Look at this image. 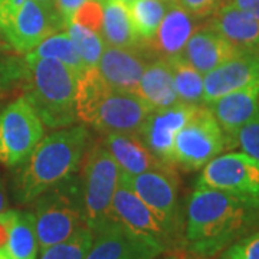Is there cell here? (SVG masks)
Wrapping results in <instances>:
<instances>
[{"label": "cell", "mask_w": 259, "mask_h": 259, "mask_svg": "<svg viewBox=\"0 0 259 259\" xmlns=\"http://www.w3.org/2000/svg\"><path fill=\"white\" fill-rule=\"evenodd\" d=\"M259 226V202L196 187L187 203L186 242L199 256H213Z\"/></svg>", "instance_id": "6da1fadb"}, {"label": "cell", "mask_w": 259, "mask_h": 259, "mask_svg": "<svg viewBox=\"0 0 259 259\" xmlns=\"http://www.w3.org/2000/svg\"><path fill=\"white\" fill-rule=\"evenodd\" d=\"M88 143L90 133L83 125L65 127L40 140L13 180L19 203H30L68 180L78 170Z\"/></svg>", "instance_id": "7a4b0ae2"}, {"label": "cell", "mask_w": 259, "mask_h": 259, "mask_svg": "<svg viewBox=\"0 0 259 259\" xmlns=\"http://www.w3.org/2000/svg\"><path fill=\"white\" fill-rule=\"evenodd\" d=\"M26 100L49 128L71 127L78 120L75 95L78 75L47 58H25Z\"/></svg>", "instance_id": "3957f363"}, {"label": "cell", "mask_w": 259, "mask_h": 259, "mask_svg": "<svg viewBox=\"0 0 259 259\" xmlns=\"http://www.w3.org/2000/svg\"><path fill=\"white\" fill-rule=\"evenodd\" d=\"M121 170L104 143L88 150L83 166L82 206L85 225L93 233L111 222V203Z\"/></svg>", "instance_id": "277c9868"}, {"label": "cell", "mask_w": 259, "mask_h": 259, "mask_svg": "<svg viewBox=\"0 0 259 259\" xmlns=\"http://www.w3.org/2000/svg\"><path fill=\"white\" fill-rule=\"evenodd\" d=\"M64 22L36 0H0V33L18 54H29Z\"/></svg>", "instance_id": "5b68a950"}, {"label": "cell", "mask_w": 259, "mask_h": 259, "mask_svg": "<svg viewBox=\"0 0 259 259\" xmlns=\"http://www.w3.org/2000/svg\"><path fill=\"white\" fill-rule=\"evenodd\" d=\"M33 202L35 229L40 250L68 239L85 225L82 196H78L74 186H56Z\"/></svg>", "instance_id": "8992f818"}, {"label": "cell", "mask_w": 259, "mask_h": 259, "mask_svg": "<svg viewBox=\"0 0 259 259\" xmlns=\"http://www.w3.org/2000/svg\"><path fill=\"white\" fill-rule=\"evenodd\" d=\"M226 136L207 105H200L192 120L177 133L173 166L185 171L203 168L226 147Z\"/></svg>", "instance_id": "52a82bcc"}, {"label": "cell", "mask_w": 259, "mask_h": 259, "mask_svg": "<svg viewBox=\"0 0 259 259\" xmlns=\"http://www.w3.org/2000/svg\"><path fill=\"white\" fill-rule=\"evenodd\" d=\"M44 139V122L22 97L0 111V164L20 166Z\"/></svg>", "instance_id": "ba28073f"}, {"label": "cell", "mask_w": 259, "mask_h": 259, "mask_svg": "<svg viewBox=\"0 0 259 259\" xmlns=\"http://www.w3.org/2000/svg\"><path fill=\"white\" fill-rule=\"evenodd\" d=\"M196 187L216 189L259 202V160L246 153H226L212 158Z\"/></svg>", "instance_id": "9c48e42d"}, {"label": "cell", "mask_w": 259, "mask_h": 259, "mask_svg": "<svg viewBox=\"0 0 259 259\" xmlns=\"http://www.w3.org/2000/svg\"><path fill=\"white\" fill-rule=\"evenodd\" d=\"M122 183L133 189V192L147 204L150 210L157 216L171 233L177 223V200H179V177L171 164L148 170L137 176H122Z\"/></svg>", "instance_id": "30bf717a"}, {"label": "cell", "mask_w": 259, "mask_h": 259, "mask_svg": "<svg viewBox=\"0 0 259 259\" xmlns=\"http://www.w3.org/2000/svg\"><path fill=\"white\" fill-rule=\"evenodd\" d=\"M151 111L150 105L139 95L110 88L102 95L88 124L105 134L139 133Z\"/></svg>", "instance_id": "8fae6325"}, {"label": "cell", "mask_w": 259, "mask_h": 259, "mask_svg": "<svg viewBox=\"0 0 259 259\" xmlns=\"http://www.w3.org/2000/svg\"><path fill=\"white\" fill-rule=\"evenodd\" d=\"M199 107L176 102L164 110L151 111L139 130L140 139L158 160L173 166V147L177 133L192 120Z\"/></svg>", "instance_id": "7c38bea8"}, {"label": "cell", "mask_w": 259, "mask_h": 259, "mask_svg": "<svg viewBox=\"0 0 259 259\" xmlns=\"http://www.w3.org/2000/svg\"><path fill=\"white\" fill-rule=\"evenodd\" d=\"M164 248L139 236L111 221L94 233V241L83 259H154Z\"/></svg>", "instance_id": "4fadbf2b"}, {"label": "cell", "mask_w": 259, "mask_h": 259, "mask_svg": "<svg viewBox=\"0 0 259 259\" xmlns=\"http://www.w3.org/2000/svg\"><path fill=\"white\" fill-rule=\"evenodd\" d=\"M111 221L120 223L130 232L154 241L164 249L170 241V232L125 183H120L111 203Z\"/></svg>", "instance_id": "5bb4252c"}, {"label": "cell", "mask_w": 259, "mask_h": 259, "mask_svg": "<svg viewBox=\"0 0 259 259\" xmlns=\"http://www.w3.org/2000/svg\"><path fill=\"white\" fill-rule=\"evenodd\" d=\"M151 55L147 49L141 48H104L97 69L102 79L121 93L139 95L140 79L144 74Z\"/></svg>", "instance_id": "9a60e30c"}, {"label": "cell", "mask_w": 259, "mask_h": 259, "mask_svg": "<svg viewBox=\"0 0 259 259\" xmlns=\"http://www.w3.org/2000/svg\"><path fill=\"white\" fill-rule=\"evenodd\" d=\"M259 81V51H243L203 75V102Z\"/></svg>", "instance_id": "2e32d148"}, {"label": "cell", "mask_w": 259, "mask_h": 259, "mask_svg": "<svg viewBox=\"0 0 259 259\" xmlns=\"http://www.w3.org/2000/svg\"><path fill=\"white\" fill-rule=\"evenodd\" d=\"M196 26L197 18L190 15L175 0H170L154 36L143 44V47L147 49L150 55L163 59L179 55L196 32Z\"/></svg>", "instance_id": "e0dca14e"}, {"label": "cell", "mask_w": 259, "mask_h": 259, "mask_svg": "<svg viewBox=\"0 0 259 259\" xmlns=\"http://www.w3.org/2000/svg\"><path fill=\"white\" fill-rule=\"evenodd\" d=\"M206 105L221 125L226 140L235 139L236 133L258 112L259 81L226 94Z\"/></svg>", "instance_id": "ac0fdd59"}, {"label": "cell", "mask_w": 259, "mask_h": 259, "mask_svg": "<svg viewBox=\"0 0 259 259\" xmlns=\"http://www.w3.org/2000/svg\"><path fill=\"white\" fill-rule=\"evenodd\" d=\"M102 143L118 164L122 176H137L167 166L146 147L139 133H108Z\"/></svg>", "instance_id": "d6986e66"}, {"label": "cell", "mask_w": 259, "mask_h": 259, "mask_svg": "<svg viewBox=\"0 0 259 259\" xmlns=\"http://www.w3.org/2000/svg\"><path fill=\"white\" fill-rule=\"evenodd\" d=\"M241 52L243 51L233 47L216 30L204 28L196 30L190 36L182 51V55L200 74L204 75Z\"/></svg>", "instance_id": "ffe728a7"}, {"label": "cell", "mask_w": 259, "mask_h": 259, "mask_svg": "<svg viewBox=\"0 0 259 259\" xmlns=\"http://www.w3.org/2000/svg\"><path fill=\"white\" fill-rule=\"evenodd\" d=\"M209 28L241 51H259V20L225 3L212 15Z\"/></svg>", "instance_id": "44dd1931"}, {"label": "cell", "mask_w": 259, "mask_h": 259, "mask_svg": "<svg viewBox=\"0 0 259 259\" xmlns=\"http://www.w3.org/2000/svg\"><path fill=\"white\" fill-rule=\"evenodd\" d=\"M139 97L147 102L153 111L164 110L179 102L167 59L157 58L148 62L140 79Z\"/></svg>", "instance_id": "7402d4cb"}, {"label": "cell", "mask_w": 259, "mask_h": 259, "mask_svg": "<svg viewBox=\"0 0 259 259\" xmlns=\"http://www.w3.org/2000/svg\"><path fill=\"white\" fill-rule=\"evenodd\" d=\"M101 36L108 47L133 48L141 45L136 35L127 5L120 0H101Z\"/></svg>", "instance_id": "603a6c76"}, {"label": "cell", "mask_w": 259, "mask_h": 259, "mask_svg": "<svg viewBox=\"0 0 259 259\" xmlns=\"http://www.w3.org/2000/svg\"><path fill=\"white\" fill-rule=\"evenodd\" d=\"M37 249L33 213L10 210L9 233L5 246L8 256L10 259H36Z\"/></svg>", "instance_id": "cb8c5ba5"}, {"label": "cell", "mask_w": 259, "mask_h": 259, "mask_svg": "<svg viewBox=\"0 0 259 259\" xmlns=\"http://www.w3.org/2000/svg\"><path fill=\"white\" fill-rule=\"evenodd\" d=\"M176 88L179 102L202 105L203 102V75L186 61L182 54L167 58Z\"/></svg>", "instance_id": "d4e9b609"}, {"label": "cell", "mask_w": 259, "mask_h": 259, "mask_svg": "<svg viewBox=\"0 0 259 259\" xmlns=\"http://www.w3.org/2000/svg\"><path fill=\"white\" fill-rule=\"evenodd\" d=\"M26 58L55 59L66 65L68 68H71L78 76H81V74L85 71L82 59L78 55L74 44L66 32H56L54 35L48 36L32 52H29Z\"/></svg>", "instance_id": "484cf974"}, {"label": "cell", "mask_w": 259, "mask_h": 259, "mask_svg": "<svg viewBox=\"0 0 259 259\" xmlns=\"http://www.w3.org/2000/svg\"><path fill=\"white\" fill-rule=\"evenodd\" d=\"M127 9L134 32L143 45L154 36L167 6L164 0H133Z\"/></svg>", "instance_id": "4316f807"}, {"label": "cell", "mask_w": 259, "mask_h": 259, "mask_svg": "<svg viewBox=\"0 0 259 259\" xmlns=\"http://www.w3.org/2000/svg\"><path fill=\"white\" fill-rule=\"evenodd\" d=\"M66 29V33L69 35L78 55L82 59L85 69L97 66L104 52V40L101 33L75 22H71Z\"/></svg>", "instance_id": "83f0119b"}, {"label": "cell", "mask_w": 259, "mask_h": 259, "mask_svg": "<svg viewBox=\"0 0 259 259\" xmlns=\"http://www.w3.org/2000/svg\"><path fill=\"white\" fill-rule=\"evenodd\" d=\"M94 241L93 231L83 225L68 239L42 250L40 259H83Z\"/></svg>", "instance_id": "f1b7e54d"}, {"label": "cell", "mask_w": 259, "mask_h": 259, "mask_svg": "<svg viewBox=\"0 0 259 259\" xmlns=\"http://www.w3.org/2000/svg\"><path fill=\"white\" fill-rule=\"evenodd\" d=\"M222 259H259V229L229 245L223 252Z\"/></svg>", "instance_id": "f546056e"}, {"label": "cell", "mask_w": 259, "mask_h": 259, "mask_svg": "<svg viewBox=\"0 0 259 259\" xmlns=\"http://www.w3.org/2000/svg\"><path fill=\"white\" fill-rule=\"evenodd\" d=\"M235 140L243 153L259 160V108L255 117L236 133Z\"/></svg>", "instance_id": "4dcf8cb0"}, {"label": "cell", "mask_w": 259, "mask_h": 259, "mask_svg": "<svg viewBox=\"0 0 259 259\" xmlns=\"http://www.w3.org/2000/svg\"><path fill=\"white\" fill-rule=\"evenodd\" d=\"M71 22L79 23L85 28H90L101 33L102 26V5L101 0H87L79 9L76 10Z\"/></svg>", "instance_id": "1f68e13d"}, {"label": "cell", "mask_w": 259, "mask_h": 259, "mask_svg": "<svg viewBox=\"0 0 259 259\" xmlns=\"http://www.w3.org/2000/svg\"><path fill=\"white\" fill-rule=\"evenodd\" d=\"M175 2L197 19L210 16L222 5V0H175Z\"/></svg>", "instance_id": "d6a6232c"}, {"label": "cell", "mask_w": 259, "mask_h": 259, "mask_svg": "<svg viewBox=\"0 0 259 259\" xmlns=\"http://www.w3.org/2000/svg\"><path fill=\"white\" fill-rule=\"evenodd\" d=\"M23 71H25L23 65L20 66L16 62V59H13L9 55L2 56L0 58V91L5 90V87L13 79H16L19 72H23Z\"/></svg>", "instance_id": "836d02e7"}, {"label": "cell", "mask_w": 259, "mask_h": 259, "mask_svg": "<svg viewBox=\"0 0 259 259\" xmlns=\"http://www.w3.org/2000/svg\"><path fill=\"white\" fill-rule=\"evenodd\" d=\"M87 0H54V8L58 16L64 22L65 29L68 28V25L71 23V20L76 13V10L79 9Z\"/></svg>", "instance_id": "e575fe53"}, {"label": "cell", "mask_w": 259, "mask_h": 259, "mask_svg": "<svg viewBox=\"0 0 259 259\" xmlns=\"http://www.w3.org/2000/svg\"><path fill=\"white\" fill-rule=\"evenodd\" d=\"M228 5L243 12H248L259 20V0H229Z\"/></svg>", "instance_id": "d590c367"}, {"label": "cell", "mask_w": 259, "mask_h": 259, "mask_svg": "<svg viewBox=\"0 0 259 259\" xmlns=\"http://www.w3.org/2000/svg\"><path fill=\"white\" fill-rule=\"evenodd\" d=\"M9 218L10 210H5L0 213V250H5L6 242H8V233H9Z\"/></svg>", "instance_id": "8d00e7d4"}, {"label": "cell", "mask_w": 259, "mask_h": 259, "mask_svg": "<svg viewBox=\"0 0 259 259\" xmlns=\"http://www.w3.org/2000/svg\"><path fill=\"white\" fill-rule=\"evenodd\" d=\"M8 210V196H6V189L3 182L0 180V213Z\"/></svg>", "instance_id": "74e56055"}, {"label": "cell", "mask_w": 259, "mask_h": 259, "mask_svg": "<svg viewBox=\"0 0 259 259\" xmlns=\"http://www.w3.org/2000/svg\"><path fill=\"white\" fill-rule=\"evenodd\" d=\"M12 51H13V49H12V47L8 44V40H6V39L3 37V35L0 33V58H2V56L10 55Z\"/></svg>", "instance_id": "f35d334b"}, {"label": "cell", "mask_w": 259, "mask_h": 259, "mask_svg": "<svg viewBox=\"0 0 259 259\" xmlns=\"http://www.w3.org/2000/svg\"><path fill=\"white\" fill-rule=\"evenodd\" d=\"M36 2L37 3H40L44 8H47L48 10H51V12H55V8H54V0H36ZM56 15H58V13H56Z\"/></svg>", "instance_id": "ab89813d"}, {"label": "cell", "mask_w": 259, "mask_h": 259, "mask_svg": "<svg viewBox=\"0 0 259 259\" xmlns=\"http://www.w3.org/2000/svg\"><path fill=\"white\" fill-rule=\"evenodd\" d=\"M0 259H10V258L8 256V253H6L5 250H0Z\"/></svg>", "instance_id": "60d3db41"}, {"label": "cell", "mask_w": 259, "mask_h": 259, "mask_svg": "<svg viewBox=\"0 0 259 259\" xmlns=\"http://www.w3.org/2000/svg\"><path fill=\"white\" fill-rule=\"evenodd\" d=\"M120 2H122V3H125V5H130V3H131L133 0H120Z\"/></svg>", "instance_id": "b9f144b4"}, {"label": "cell", "mask_w": 259, "mask_h": 259, "mask_svg": "<svg viewBox=\"0 0 259 259\" xmlns=\"http://www.w3.org/2000/svg\"><path fill=\"white\" fill-rule=\"evenodd\" d=\"M167 259H183V258H180V256H176V255H175V256H170V258H167Z\"/></svg>", "instance_id": "7bdbcfd3"}, {"label": "cell", "mask_w": 259, "mask_h": 259, "mask_svg": "<svg viewBox=\"0 0 259 259\" xmlns=\"http://www.w3.org/2000/svg\"><path fill=\"white\" fill-rule=\"evenodd\" d=\"M164 2H170V0H164Z\"/></svg>", "instance_id": "ee69618b"}, {"label": "cell", "mask_w": 259, "mask_h": 259, "mask_svg": "<svg viewBox=\"0 0 259 259\" xmlns=\"http://www.w3.org/2000/svg\"><path fill=\"white\" fill-rule=\"evenodd\" d=\"M203 259H204V258H203Z\"/></svg>", "instance_id": "f6af8a7d"}]
</instances>
